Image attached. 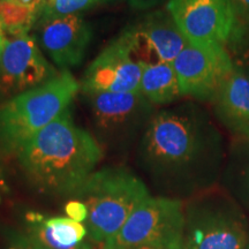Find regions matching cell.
I'll return each mask as SVG.
<instances>
[{"label":"cell","instance_id":"6da1fadb","mask_svg":"<svg viewBox=\"0 0 249 249\" xmlns=\"http://www.w3.org/2000/svg\"><path fill=\"white\" fill-rule=\"evenodd\" d=\"M139 157L158 185L191 192L216 178L224 138L207 108L186 101L156 111L139 141Z\"/></svg>","mask_w":249,"mask_h":249},{"label":"cell","instance_id":"7a4b0ae2","mask_svg":"<svg viewBox=\"0 0 249 249\" xmlns=\"http://www.w3.org/2000/svg\"><path fill=\"white\" fill-rule=\"evenodd\" d=\"M104 150L93 135L79 127L67 108L37 133L17 155L30 185L42 194L73 195L95 172Z\"/></svg>","mask_w":249,"mask_h":249},{"label":"cell","instance_id":"3957f363","mask_svg":"<svg viewBox=\"0 0 249 249\" xmlns=\"http://www.w3.org/2000/svg\"><path fill=\"white\" fill-rule=\"evenodd\" d=\"M149 196L145 183L128 169L105 167L95 171L71 197L86 205L90 240L103 245L120 231Z\"/></svg>","mask_w":249,"mask_h":249},{"label":"cell","instance_id":"277c9868","mask_svg":"<svg viewBox=\"0 0 249 249\" xmlns=\"http://www.w3.org/2000/svg\"><path fill=\"white\" fill-rule=\"evenodd\" d=\"M81 91L70 71L0 104V151L15 156L37 133L61 116Z\"/></svg>","mask_w":249,"mask_h":249},{"label":"cell","instance_id":"5b68a950","mask_svg":"<svg viewBox=\"0 0 249 249\" xmlns=\"http://www.w3.org/2000/svg\"><path fill=\"white\" fill-rule=\"evenodd\" d=\"M186 218L182 202L165 196H149L130 214L103 249H183Z\"/></svg>","mask_w":249,"mask_h":249},{"label":"cell","instance_id":"8992f818","mask_svg":"<svg viewBox=\"0 0 249 249\" xmlns=\"http://www.w3.org/2000/svg\"><path fill=\"white\" fill-rule=\"evenodd\" d=\"M91 116L96 140L102 145H129L143 133L156 113L141 92L83 93Z\"/></svg>","mask_w":249,"mask_h":249},{"label":"cell","instance_id":"52a82bcc","mask_svg":"<svg viewBox=\"0 0 249 249\" xmlns=\"http://www.w3.org/2000/svg\"><path fill=\"white\" fill-rule=\"evenodd\" d=\"M182 97L213 103L235 64L225 45H195L188 43L174 59Z\"/></svg>","mask_w":249,"mask_h":249},{"label":"cell","instance_id":"ba28073f","mask_svg":"<svg viewBox=\"0 0 249 249\" xmlns=\"http://www.w3.org/2000/svg\"><path fill=\"white\" fill-rule=\"evenodd\" d=\"M59 73L29 34L8 37L0 54V104L44 85Z\"/></svg>","mask_w":249,"mask_h":249},{"label":"cell","instance_id":"9c48e42d","mask_svg":"<svg viewBox=\"0 0 249 249\" xmlns=\"http://www.w3.org/2000/svg\"><path fill=\"white\" fill-rule=\"evenodd\" d=\"M118 38L141 64H172L188 44L166 7L149 12L129 23Z\"/></svg>","mask_w":249,"mask_h":249},{"label":"cell","instance_id":"30bf717a","mask_svg":"<svg viewBox=\"0 0 249 249\" xmlns=\"http://www.w3.org/2000/svg\"><path fill=\"white\" fill-rule=\"evenodd\" d=\"M165 7L195 45H225L236 21L231 0H169Z\"/></svg>","mask_w":249,"mask_h":249},{"label":"cell","instance_id":"8fae6325","mask_svg":"<svg viewBox=\"0 0 249 249\" xmlns=\"http://www.w3.org/2000/svg\"><path fill=\"white\" fill-rule=\"evenodd\" d=\"M33 33L39 49L62 71L83 61L93 35L91 26L80 14L40 18Z\"/></svg>","mask_w":249,"mask_h":249},{"label":"cell","instance_id":"7c38bea8","mask_svg":"<svg viewBox=\"0 0 249 249\" xmlns=\"http://www.w3.org/2000/svg\"><path fill=\"white\" fill-rule=\"evenodd\" d=\"M143 64L116 37L87 67L80 82L83 93L138 91Z\"/></svg>","mask_w":249,"mask_h":249},{"label":"cell","instance_id":"4fadbf2b","mask_svg":"<svg viewBox=\"0 0 249 249\" xmlns=\"http://www.w3.org/2000/svg\"><path fill=\"white\" fill-rule=\"evenodd\" d=\"M183 249H245L247 235L229 202L210 201L194 211Z\"/></svg>","mask_w":249,"mask_h":249},{"label":"cell","instance_id":"5bb4252c","mask_svg":"<svg viewBox=\"0 0 249 249\" xmlns=\"http://www.w3.org/2000/svg\"><path fill=\"white\" fill-rule=\"evenodd\" d=\"M213 112L217 120L236 140L249 141V80L235 65L216 98Z\"/></svg>","mask_w":249,"mask_h":249},{"label":"cell","instance_id":"9a60e30c","mask_svg":"<svg viewBox=\"0 0 249 249\" xmlns=\"http://www.w3.org/2000/svg\"><path fill=\"white\" fill-rule=\"evenodd\" d=\"M26 219V234L45 249H92L86 241L88 231L82 223L66 217L46 218L36 213H28Z\"/></svg>","mask_w":249,"mask_h":249},{"label":"cell","instance_id":"2e32d148","mask_svg":"<svg viewBox=\"0 0 249 249\" xmlns=\"http://www.w3.org/2000/svg\"><path fill=\"white\" fill-rule=\"evenodd\" d=\"M139 91L155 107L172 104L182 97L178 77L171 62L143 64Z\"/></svg>","mask_w":249,"mask_h":249},{"label":"cell","instance_id":"e0dca14e","mask_svg":"<svg viewBox=\"0 0 249 249\" xmlns=\"http://www.w3.org/2000/svg\"><path fill=\"white\" fill-rule=\"evenodd\" d=\"M98 2L101 0H43L38 20L79 15L81 12L93 7Z\"/></svg>","mask_w":249,"mask_h":249},{"label":"cell","instance_id":"ac0fdd59","mask_svg":"<svg viewBox=\"0 0 249 249\" xmlns=\"http://www.w3.org/2000/svg\"><path fill=\"white\" fill-rule=\"evenodd\" d=\"M225 48L238 67L249 65V23L235 22Z\"/></svg>","mask_w":249,"mask_h":249},{"label":"cell","instance_id":"d6986e66","mask_svg":"<svg viewBox=\"0 0 249 249\" xmlns=\"http://www.w3.org/2000/svg\"><path fill=\"white\" fill-rule=\"evenodd\" d=\"M233 170L240 188L249 196V141L236 140L233 143Z\"/></svg>","mask_w":249,"mask_h":249},{"label":"cell","instance_id":"ffe728a7","mask_svg":"<svg viewBox=\"0 0 249 249\" xmlns=\"http://www.w3.org/2000/svg\"><path fill=\"white\" fill-rule=\"evenodd\" d=\"M9 245L17 249H45L44 247L34 241L26 233H20L18 231H12L8 234Z\"/></svg>","mask_w":249,"mask_h":249},{"label":"cell","instance_id":"44dd1931","mask_svg":"<svg viewBox=\"0 0 249 249\" xmlns=\"http://www.w3.org/2000/svg\"><path fill=\"white\" fill-rule=\"evenodd\" d=\"M68 218L76 220L79 223H85L88 217V211H87L86 205L82 202L77 200H71L65 207Z\"/></svg>","mask_w":249,"mask_h":249},{"label":"cell","instance_id":"7402d4cb","mask_svg":"<svg viewBox=\"0 0 249 249\" xmlns=\"http://www.w3.org/2000/svg\"><path fill=\"white\" fill-rule=\"evenodd\" d=\"M235 14V22L249 23V0H231Z\"/></svg>","mask_w":249,"mask_h":249},{"label":"cell","instance_id":"603a6c76","mask_svg":"<svg viewBox=\"0 0 249 249\" xmlns=\"http://www.w3.org/2000/svg\"><path fill=\"white\" fill-rule=\"evenodd\" d=\"M169 0H128L129 6L135 11H150L158 6L167 4Z\"/></svg>","mask_w":249,"mask_h":249},{"label":"cell","instance_id":"cb8c5ba5","mask_svg":"<svg viewBox=\"0 0 249 249\" xmlns=\"http://www.w3.org/2000/svg\"><path fill=\"white\" fill-rule=\"evenodd\" d=\"M0 192L1 193H9V188L7 186V182H6L5 180V177H4V173H2L1 171V167H0ZM0 202H1V197H0Z\"/></svg>","mask_w":249,"mask_h":249},{"label":"cell","instance_id":"d4e9b609","mask_svg":"<svg viewBox=\"0 0 249 249\" xmlns=\"http://www.w3.org/2000/svg\"><path fill=\"white\" fill-rule=\"evenodd\" d=\"M5 43H6V37H5L4 30H2L1 24H0V54H1L2 49H4L5 46Z\"/></svg>","mask_w":249,"mask_h":249},{"label":"cell","instance_id":"484cf974","mask_svg":"<svg viewBox=\"0 0 249 249\" xmlns=\"http://www.w3.org/2000/svg\"><path fill=\"white\" fill-rule=\"evenodd\" d=\"M242 71H244V73L246 74V76L248 77V80H249V65L248 66H245V67H240Z\"/></svg>","mask_w":249,"mask_h":249},{"label":"cell","instance_id":"4316f807","mask_svg":"<svg viewBox=\"0 0 249 249\" xmlns=\"http://www.w3.org/2000/svg\"><path fill=\"white\" fill-rule=\"evenodd\" d=\"M138 249H160V248H150V247H141V248H138Z\"/></svg>","mask_w":249,"mask_h":249},{"label":"cell","instance_id":"83f0119b","mask_svg":"<svg viewBox=\"0 0 249 249\" xmlns=\"http://www.w3.org/2000/svg\"><path fill=\"white\" fill-rule=\"evenodd\" d=\"M101 1H116V0H101Z\"/></svg>","mask_w":249,"mask_h":249},{"label":"cell","instance_id":"f1b7e54d","mask_svg":"<svg viewBox=\"0 0 249 249\" xmlns=\"http://www.w3.org/2000/svg\"><path fill=\"white\" fill-rule=\"evenodd\" d=\"M9 249H17V248L13 247V246H11V247H9Z\"/></svg>","mask_w":249,"mask_h":249},{"label":"cell","instance_id":"f546056e","mask_svg":"<svg viewBox=\"0 0 249 249\" xmlns=\"http://www.w3.org/2000/svg\"><path fill=\"white\" fill-rule=\"evenodd\" d=\"M0 24H1V22H0Z\"/></svg>","mask_w":249,"mask_h":249}]
</instances>
